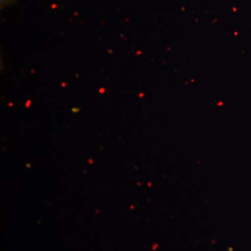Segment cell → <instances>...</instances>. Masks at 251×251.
Masks as SVG:
<instances>
[{"mask_svg":"<svg viewBox=\"0 0 251 251\" xmlns=\"http://www.w3.org/2000/svg\"><path fill=\"white\" fill-rule=\"evenodd\" d=\"M31 103L30 100H28L27 103H26V105H26V107H27V108H28V107H29V103Z\"/></svg>","mask_w":251,"mask_h":251,"instance_id":"3957f363","label":"cell"},{"mask_svg":"<svg viewBox=\"0 0 251 251\" xmlns=\"http://www.w3.org/2000/svg\"><path fill=\"white\" fill-rule=\"evenodd\" d=\"M105 92V90H104V89H103V88H102L101 90H100V92H101V93H102V92Z\"/></svg>","mask_w":251,"mask_h":251,"instance_id":"277c9868","label":"cell"},{"mask_svg":"<svg viewBox=\"0 0 251 251\" xmlns=\"http://www.w3.org/2000/svg\"><path fill=\"white\" fill-rule=\"evenodd\" d=\"M80 109L79 108H73L72 109V112H74V113H75V112H78L80 111Z\"/></svg>","mask_w":251,"mask_h":251,"instance_id":"7a4b0ae2","label":"cell"},{"mask_svg":"<svg viewBox=\"0 0 251 251\" xmlns=\"http://www.w3.org/2000/svg\"><path fill=\"white\" fill-rule=\"evenodd\" d=\"M14 0H1V6H4L6 5H9L11 3L14 2Z\"/></svg>","mask_w":251,"mask_h":251,"instance_id":"6da1fadb","label":"cell"}]
</instances>
